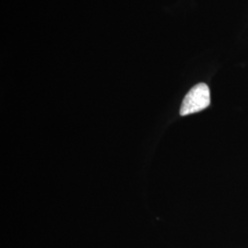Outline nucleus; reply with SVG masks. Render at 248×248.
I'll use <instances>...</instances> for the list:
<instances>
[{
    "mask_svg": "<svg viewBox=\"0 0 248 248\" xmlns=\"http://www.w3.org/2000/svg\"><path fill=\"white\" fill-rule=\"evenodd\" d=\"M211 104V93L209 87L200 83L188 91L180 108V115L186 116L202 111Z\"/></svg>",
    "mask_w": 248,
    "mask_h": 248,
    "instance_id": "obj_1",
    "label": "nucleus"
}]
</instances>
